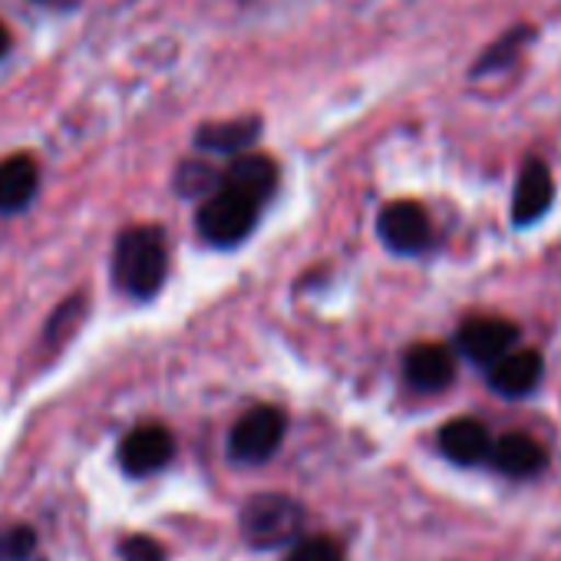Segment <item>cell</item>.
Segmentation results:
<instances>
[{
	"label": "cell",
	"instance_id": "obj_1",
	"mask_svg": "<svg viewBox=\"0 0 561 561\" xmlns=\"http://www.w3.org/2000/svg\"><path fill=\"white\" fill-rule=\"evenodd\" d=\"M116 285L133 298H152L165 280V238L159 228H126L113 251Z\"/></svg>",
	"mask_w": 561,
	"mask_h": 561
},
{
	"label": "cell",
	"instance_id": "obj_20",
	"mask_svg": "<svg viewBox=\"0 0 561 561\" xmlns=\"http://www.w3.org/2000/svg\"><path fill=\"white\" fill-rule=\"evenodd\" d=\"M123 558H126V561H165L162 548H159L152 538H126Z\"/></svg>",
	"mask_w": 561,
	"mask_h": 561
},
{
	"label": "cell",
	"instance_id": "obj_21",
	"mask_svg": "<svg viewBox=\"0 0 561 561\" xmlns=\"http://www.w3.org/2000/svg\"><path fill=\"white\" fill-rule=\"evenodd\" d=\"M8 47H11V37H8V27H4V24H0V57H4V54H8Z\"/></svg>",
	"mask_w": 561,
	"mask_h": 561
},
{
	"label": "cell",
	"instance_id": "obj_9",
	"mask_svg": "<svg viewBox=\"0 0 561 561\" xmlns=\"http://www.w3.org/2000/svg\"><path fill=\"white\" fill-rule=\"evenodd\" d=\"M172 453H175V443L165 426H139L123 439L119 462L133 476H149V472L162 469L172 459Z\"/></svg>",
	"mask_w": 561,
	"mask_h": 561
},
{
	"label": "cell",
	"instance_id": "obj_4",
	"mask_svg": "<svg viewBox=\"0 0 561 561\" xmlns=\"http://www.w3.org/2000/svg\"><path fill=\"white\" fill-rule=\"evenodd\" d=\"M285 413L274 407H254L248 410L234 430H231V456L238 462H264L277 453L280 439H285Z\"/></svg>",
	"mask_w": 561,
	"mask_h": 561
},
{
	"label": "cell",
	"instance_id": "obj_15",
	"mask_svg": "<svg viewBox=\"0 0 561 561\" xmlns=\"http://www.w3.org/2000/svg\"><path fill=\"white\" fill-rule=\"evenodd\" d=\"M261 133V123L254 116H244V119H228V123H211V126H202L195 142L208 152H238L244 146H251Z\"/></svg>",
	"mask_w": 561,
	"mask_h": 561
},
{
	"label": "cell",
	"instance_id": "obj_17",
	"mask_svg": "<svg viewBox=\"0 0 561 561\" xmlns=\"http://www.w3.org/2000/svg\"><path fill=\"white\" fill-rule=\"evenodd\" d=\"M182 195H211L221 185V172L208 162H185L175 175Z\"/></svg>",
	"mask_w": 561,
	"mask_h": 561
},
{
	"label": "cell",
	"instance_id": "obj_19",
	"mask_svg": "<svg viewBox=\"0 0 561 561\" xmlns=\"http://www.w3.org/2000/svg\"><path fill=\"white\" fill-rule=\"evenodd\" d=\"M291 561H344V554L331 538H308L295 548Z\"/></svg>",
	"mask_w": 561,
	"mask_h": 561
},
{
	"label": "cell",
	"instance_id": "obj_2",
	"mask_svg": "<svg viewBox=\"0 0 561 561\" xmlns=\"http://www.w3.org/2000/svg\"><path fill=\"white\" fill-rule=\"evenodd\" d=\"M257 202L218 185L198 208V231L211 244H238L257 221Z\"/></svg>",
	"mask_w": 561,
	"mask_h": 561
},
{
	"label": "cell",
	"instance_id": "obj_5",
	"mask_svg": "<svg viewBox=\"0 0 561 561\" xmlns=\"http://www.w3.org/2000/svg\"><path fill=\"white\" fill-rule=\"evenodd\" d=\"M377 234L393 254H420L433 238V225L420 202H390L380 208Z\"/></svg>",
	"mask_w": 561,
	"mask_h": 561
},
{
	"label": "cell",
	"instance_id": "obj_10",
	"mask_svg": "<svg viewBox=\"0 0 561 561\" xmlns=\"http://www.w3.org/2000/svg\"><path fill=\"white\" fill-rule=\"evenodd\" d=\"M403 374H407L410 387H416L423 393H436V390H446L453 383L456 357L443 344H416L403 357Z\"/></svg>",
	"mask_w": 561,
	"mask_h": 561
},
{
	"label": "cell",
	"instance_id": "obj_12",
	"mask_svg": "<svg viewBox=\"0 0 561 561\" xmlns=\"http://www.w3.org/2000/svg\"><path fill=\"white\" fill-rule=\"evenodd\" d=\"M489 446H492V436H489V430L479 420L462 416V420H449L439 430L443 456L459 462V466H476V462L489 459Z\"/></svg>",
	"mask_w": 561,
	"mask_h": 561
},
{
	"label": "cell",
	"instance_id": "obj_8",
	"mask_svg": "<svg viewBox=\"0 0 561 561\" xmlns=\"http://www.w3.org/2000/svg\"><path fill=\"white\" fill-rule=\"evenodd\" d=\"M541 374H545V360H541L538 351L512 347L508 354H502L489 367V387L499 397H505V400H522V397H528L541 383Z\"/></svg>",
	"mask_w": 561,
	"mask_h": 561
},
{
	"label": "cell",
	"instance_id": "obj_3",
	"mask_svg": "<svg viewBox=\"0 0 561 561\" xmlns=\"http://www.w3.org/2000/svg\"><path fill=\"white\" fill-rule=\"evenodd\" d=\"M241 528H244L248 541H254L257 548H277L298 535L301 508L285 495H261V499L248 502V508L241 515Z\"/></svg>",
	"mask_w": 561,
	"mask_h": 561
},
{
	"label": "cell",
	"instance_id": "obj_6",
	"mask_svg": "<svg viewBox=\"0 0 561 561\" xmlns=\"http://www.w3.org/2000/svg\"><path fill=\"white\" fill-rule=\"evenodd\" d=\"M518 344V328L502 318H472L456 331V347L479 367H492Z\"/></svg>",
	"mask_w": 561,
	"mask_h": 561
},
{
	"label": "cell",
	"instance_id": "obj_11",
	"mask_svg": "<svg viewBox=\"0 0 561 561\" xmlns=\"http://www.w3.org/2000/svg\"><path fill=\"white\" fill-rule=\"evenodd\" d=\"M492 466L508 479H531L545 469V449L528 433H505L489 446Z\"/></svg>",
	"mask_w": 561,
	"mask_h": 561
},
{
	"label": "cell",
	"instance_id": "obj_18",
	"mask_svg": "<svg viewBox=\"0 0 561 561\" xmlns=\"http://www.w3.org/2000/svg\"><path fill=\"white\" fill-rule=\"evenodd\" d=\"M34 545H37L34 528L18 525V528H11V531L0 535V561H24V558L34 554Z\"/></svg>",
	"mask_w": 561,
	"mask_h": 561
},
{
	"label": "cell",
	"instance_id": "obj_16",
	"mask_svg": "<svg viewBox=\"0 0 561 561\" xmlns=\"http://www.w3.org/2000/svg\"><path fill=\"white\" fill-rule=\"evenodd\" d=\"M531 41H535V27H512L505 37H499V41L476 60L472 77H489V73L508 70V67L522 57V50H525Z\"/></svg>",
	"mask_w": 561,
	"mask_h": 561
},
{
	"label": "cell",
	"instance_id": "obj_7",
	"mask_svg": "<svg viewBox=\"0 0 561 561\" xmlns=\"http://www.w3.org/2000/svg\"><path fill=\"white\" fill-rule=\"evenodd\" d=\"M554 202V175L541 159H528L515 179V192H512V221L518 228H528L535 221H541L548 215Z\"/></svg>",
	"mask_w": 561,
	"mask_h": 561
},
{
	"label": "cell",
	"instance_id": "obj_13",
	"mask_svg": "<svg viewBox=\"0 0 561 561\" xmlns=\"http://www.w3.org/2000/svg\"><path fill=\"white\" fill-rule=\"evenodd\" d=\"M221 185L261 205L277 185V165L264 156H241L221 172Z\"/></svg>",
	"mask_w": 561,
	"mask_h": 561
},
{
	"label": "cell",
	"instance_id": "obj_14",
	"mask_svg": "<svg viewBox=\"0 0 561 561\" xmlns=\"http://www.w3.org/2000/svg\"><path fill=\"white\" fill-rule=\"evenodd\" d=\"M37 162L31 156H11L0 162V211H21L37 195Z\"/></svg>",
	"mask_w": 561,
	"mask_h": 561
}]
</instances>
